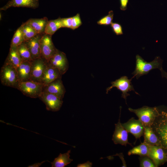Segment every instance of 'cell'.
<instances>
[{
  "label": "cell",
  "mask_w": 167,
  "mask_h": 167,
  "mask_svg": "<svg viewBox=\"0 0 167 167\" xmlns=\"http://www.w3.org/2000/svg\"><path fill=\"white\" fill-rule=\"evenodd\" d=\"M158 109V114L151 127L167 157V111Z\"/></svg>",
  "instance_id": "obj_1"
},
{
  "label": "cell",
  "mask_w": 167,
  "mask_h": 167,
  "mask_svg": "<svg viewBox=\"0 0 167 167\" xmlns=\"http://www.w3.org/2000/svg\"><path fill=\"white\" fill-rule=\"evenodd\" d=\"M135 67L134 71L132 73L133 78L135 77L138 79L141 76L147 75L152 70L162 69V62L160 58L157 56L154 60L150 62L145 61L141 56L136 55L135 57Z\"/></svg>",
  "instance_id": "obj_2"
},
{
  "label": "cell",
  "mask_w": 167,
  "mask_h": 167,
  "mask_svg": "<svg viewBox=\"0 0 167 167\" xmlns=\"http://www.w3.org/2000/svg\"><path fill=\"white\" fill-rule=\"evenodd\" d=\"M128 109L136 115L144 126H151L159 113V109L157 107L144 106L137 109L129 108Z\"/></svg>",
  "instance_id": "obj_3"
},
{
  "label": "cell",
  "mask_w": 167,
  "mask_h": 167,
  "mask_svg": "<svg viewBox=\"0 0 167 167\" xmlns=\"http://www.w3.org/2000/svg\"><path fill=\"white\" fill-rule=\"evenodd\" d=\"M0 76L2 84L17 88L19 83L17 71L11 65L5 62L1 68Z\"/></svg>",
  "instance_id": "obj_4"
},
{
  "label": "cell",
  "mask_w": 167,
  "mask_h": 167,
  "mask_svg": "<svg viewBox=\"0 0 167 167\" xmlns=\"http://www.w3.org/2000/svg\"><path fill=\"white\" fill-rule=\"evenodd\" d=\"M45 85L42 83L29 80L19 82L17 89L24 95L35 98H39L43 91Z\"/></svg>",
  "instance_id": "obj_5"
},
{
  "label": "cell",
  "mask_w": 167,
  "mask_h": 167,
  "mask_svg": "<svg viewBox=\"0 0 167 167\" xmlns=\"http://www.w3.org/2000/svg\"><path fill=\"white\" fill-rule=\"evenodd\" d=\"M132 78L129 79L126 76L121 77L119 79L111 82V85L107 88L106 93L108 94L109 92L113 88L116 87L117 89L122 92V97L125 99L126 104L127 97L130 95L128 93L132 91L134 92L136 94H139L134 89L131 82Z\"/></svg>",
  "instance_id": "obj_6"
},
{
  "label": "cell",
  "mask_w": 167,
  "mask_h": 167,
  "mask_svg": "<svg viewBox=\"0 0 167 167\" xmlns=\"http://www.w3.org/2000/svg\"><path fill=\"white\" fill-rule=\"evenodd\" d=\"M40 44L41 57L48 62L57 49L53 42L52 36L43 34L40 39Z\"/></svg>",
  "instance_id": "obj_7"
},
{
  "label": "cell",
  "mask_w": 167,
  "mask_h": 167,
  "mask_svg": "<svg viewBox=\"0 0 167 167\" xmlns=\"http://www.w3.org/2000/svg\"><path fill=\"white\" fill-rule=\"evenodd\" d=\"M47 63L50 66L58 69L62 75L66 72L68 68L65 54L58 49Z\"/></svg>",
  "instance_id": "obj_8"
},
{
  "label": "cell",
  "mask_w": 167,
  "mask_h": 167,
  "mask_svg": "<svg viewBox=\"0 0 167 167\" xmlns=\"http://www.w3.org/2000/svg\"><path fill=\"white\" fill-rule=\"evenodd\" d=\"M39 98L45 104L46 109L49 111H58L63 103L62 99L54 94L44 91Z\"/></svg>",
  "instance_id": "obj_9"
},
{
  "label": "cell",
  "mask_w": 167,
  "mask_h": 167,
  "mask_svg": "<svg viewBox=\"0 0 167 167\" xmlns=\"http://www.w3.org/2000/svg\"><path fill=\"white\" fill-rule=\"evenodd\" d=\"M47 64L42 57L33 59L32 62L30 80L41 82Z\"/></svg>",
  "instance_id": "obj_10"
},
{
  "label": "cell",
  "mask_w": 167,
  "mask_h": 167,
  "mask_svg": "<svg viewBox=\"0 0 167 167\" xmlns=\"http://www.w3.org/2000/svg\"><path fill=\"white\" fill-rule=\"evenodd\" d=\"M122 125L128 132L132 134L136 139H139L143 135L144 126L139 119L136 120L132 117Z\"/></svg>",
  "instance_id": "obj_11"
},
{
  "label": "cell",
  "mask_w": 167,
  "mask_h": 167,
  "mask_svg": "<svg viewBox=\"0 0 167 167\" xmlns=\"http://www.w3.org/2000/svg\"><path fill=\"white\" fill-rule=\"evenodd\" d=\"M121 111L118 122L115 124V130L113 135L112 140L115 144H119L125 146L127 144L131 146V143L128 141V131L123 127L120 122Z\"/></svg>",
  "instance_id": "obj_12"
},
{
  "label": "cell",
  "mask_w": 167,
  "mask_h": 167,
  "mask_svg": "<svg viewBox=\"0 0 167 167\" xmlns=\"http://www.w3.org/2000/svg\"><path fill=\"white\" fill-rule=\"evenodd\" d=\"M148 156L153 161L156 167L167 161V157L161 145H150Z\"/></svg>",
  "instance_id": "obj_13"
},
{
  "label": "cell",
  "mask_w": 167,
  "mask_h": 167,
  "mask_svg": "<svg viewBox=\"0 0 167 167\" xmlns=\"http://www.w3.org/2000/svg\"><path fill=\"white\" fill-rule=\"evenodd\" d=\"M39 0H10L0 9L6 11L11 7H23L35 9L38 7Z\"/></svg>",
  "instance_id": "obj_14"
},
{
  "label": "cell",
  "mask_w": 167,
  "mask_h": 167,
  "mask_svg": "<svg viewBox=\"0 0 167 167\" xmlns=\"http://www.w3.org/2000/svg\"><path fill=\"white\" fill-rule=\"evenodd\" d=\"M43 34H38L24 42L28 49L33 59L41 57L40 41Z\"/></svg>",
  "instance_id": "obj_15"
},
{
  "label": "cell",
  "mask_w": 167,
  "mask_h": 167,
  "mask_svg": "<svg viewBox=\"0 0 167 167\" xmlns=\"http://www.w3.org/2000/svg\"><path fill=\"white\" fill-rule=\"evenodd\" d=\"M61 79H57L45 85L43 91L54 94L62 99L65 90Z\"/></svg>",
  "instance_id": "obj_16"
},
{
  "label": "cell",
  "mask_w": 167,
  "mask_h": 167,
  "mask_svg": "<svg viewBox=\"0 0 167 167\" xmlns=\"http://www.w3.org/2000/svg\"><path fill=\"white\" fill-rule=\"evenodd\" d=\"M31 68L32 62L22 61L16 68L19 82L30 80Z\"/></svg>",
  "instance_id": "obj_17"
},
{
  "label": "cell",
  "mask_w": 167,
  "mask_h": 167,
  "mask_svg": "<svg viewBox=\"0 0 167 167\" xmlns=\"http://www.w3.org/2000/svg\"><path fill=\"white\" fill-rule=\"evenodd\" d=\"M62 75L58 69L50 66L48 64L41 82L45 85L57 79L61 78Z\"/></svg>",
  "instance_id": "obj_18"
},
{
  "label": "cell",
  "mask_w": 167,
  "mask_h": 167,
  "mask_svg": "<svg viewBox=\"0 0 167 167\" xmlns=\"http://www.w3.org/2000/svg\"><path fill=\"white\" fill-rule=\"evenodd\" d=\"M49 20L46 17L40 19H30L26 22L31 26L38 34H42L45 32L46 26Z\"/></svg>",
  "instance_id": "obj_19"
},
{
  "label": "cell",
  "mask_w": 167,
  "mask_h": 167,
  "mask_svg": "<svg viewBox=\"0 0 167 167\" xmlns=\"http://www.w3.org/2000/svg\"><path fill=\"white\" fill-rule=\"evenodd\" d=\"M5 62L10 63L16 69L22 60L19 54L18 46H11L8 56Z\"/></svg>",
  "instance_id": "obj_20"
},
{
  "label": "cell",
  "mask_w": 167,
  "mask_h": 167,
  "mask_svg": "<svg viewBox=\"0 0 167 167\" xmlns=\"http://www.w3.org/2000/svg\"><path fill=\"white\" fill-rule=\"evenodd\" d=\"M144 142L150 145H160V140L151 126H145L143 132Z\"/></svg>",
  "instance_id": "obj_21"
},
{
  "label": "cell",
  "mask_w": 167,
  "mask_h": 167,
  "mask_svg": "<svg viewBox=\"0 0 167 167\" xmlns=\"http://www.w3.org/2000/svg\"><path fill=\"white\" fill-rule=\"evenodd\" d=\"M71 152V150H69L66 153H60L59 156L51 163V167H64L73 161L70 158Z\"/></svg>",
  "instance_id": "obj_22"
},
{
  "label": "cell",
  "mask_w": 167,
  "mask_h": 167,
  "mask_svg": "<svg viewBox=\"0 0 167 167\" xmlns=\"http://www.w3.org/2000/svg\"><path fill=\"white\" fill-rule=\"evenodd\" d=\"M150 145L143 142L130 150L128 152V155L129 156L137 155L140 156H148Z\"/></svg>",
  "instance_id": "obj_23"
},
{
  "label": "cell",
  "mask_w": 167,
  "mask_h": 167,
  "mask_svg": "<svg viewBox=\"0 0 167 167\" xmlns=\"http://www.w3.org/2000/svg\"><path fill=\"white\" fill-rule=\"evenodd\" d=\"M61 18L49 20L45 28L44 33L52 36L59 28H62Z\"/></svg>",
  "instance_id": "obj_24"
},
{
  "label": "cell",
  "mask_w": 167,
  "mask_h": 167,
  "mask_svg": "<svg viewBox=\"0 0 167 167\" xmlns=\"http://www.w3.org/2000/svg\"><path fill=\"white\" fill-rule=\"evenodd\" d=\"M18 49L22 61L32 62L33 60L31 53L24 42L18 46Z\"/></svg>",
  "instance_id": "obj_25"
},
{
  "label": "cell",
  "mask_w": 167,
  "mask_h": 167,
  "mask_svg": "<svg viewBox=\"0 0 167 167\" xmlns=\"http://www.w3.org/2000/svg\"><path fill=\"white\" fill-rule=\"evenodd\" d=\"M25 41L38 34L26 22L21 25Z\"/></svg>",
  "instance_id": "obj_26"
},
{
  "label": "cell",
  "mask_w": 167,
  "mask_h": 167,
  "mask_svg": "<svg viewBox=\"0 0 167 167\" xmlns=\"http://www.w3.org/2000/svg\"><path fill=\"white\" fill-rule=\"evenodd\" d=\"M25 41L21 26L15 32L11 44V46H18Z\"/></svg>",
  "instance_id": "obj_27"
},
{
  "label": "cell",
  "mask_w": 167,
  "mask_h": 167,
  "mask_svg": "<svg viewBox=\"0 0 167 167\" xmlns=\"http://www.w3.org/2000/svg\"><path fill=\"white\" fill-rule=\"evenodd\" d=\"M114 13L112 10L109 11L108 14L102 18L97 21V24L100 25H111L113 22Z\"/></svg>",
  "instance_id": "obj_28"
},
{
  "label": "cell",
  "mask_w": 167,
  "mask_h": 167,
  "mask_svg": "<svg viewBox=\"0 0 167 167\" xmlns=\"http://www.w3.org/2000/svg\"><path fill=\"white\" fill-rule=\"evenodd\" d=\"M139 159L140 167H156L152 160L148 156H140Z\"/></svg>",
  "instance_id": "obj_29"
},
{
  "label": "cell",
  "mask_w": 167,
  "mask_h": 167,
  "mask_svg": "<svg viewBox=\"0 0 167 167\" xmlns=\"http://www.w3.org/2000/svg\"><path fill=\"white\" fill-rule=\"evenodd\" d=\"M72 29L74 30L80 26L82 23L79 13H77L75 15L72 17Z\"/></svg>",
  "instance_id": "obj_30"
},
{
  "label": "cell",
  "mask_w": 167,
  "mask_h": 167,
  "mask_svg": "<svg viewBox=\"0 0 167 167\" xmlns=\"http://www.w3.org/2000/svg\"><path fill=\"white\" fill-rule=\"evenodd\" d=\"M111 27L113 32L117 35L123 34L122 27L119 23L112 22L111 24Z\"/></svg>",
  "instance_id": "obj_31"
},
{
  "label": "cell",
  "mask_w": 167,
  "mask_h": 167,
  "mask_svg": "<svg viewBox=\"0 0 167 167\" xmlns=\"http://www.w3.org/2000/svg\"><path fill=\"white\" fill-rule=\"evenodd\" d=\"M62 28H67L71 29L72 25V17L61 18Z\"/></svg>",
  "instance_id": "obj_32"
},
{
  "label": "cell",
  "mask_w": 167,
  "mask_h": 167,
  "mask_svg": "<svg viewBox=\"0 0 167 167\" xmlns=\"http://www.w3.org/2000/svg\"><path fill=\"white\" fill-rule=\"evenodd\" d=\"M129 0H120L121 10L125 11L127 9V5Z\"/></svg>",
  "instance_id": "obj_33"
},
{
  "label": "cell",
  "mask_w": 167,
  "mask_h": 167,
  "mask_svg": "<svg viewBox=\"0 0 167 167\" xmlns=\"http://www.w3.org/2000/svg\"><path fill=\"white\" fill-rule=\"evenodd\" d=\"M92 165V163L89 161L82 164H78L77 167H91Z\"/></svg>",
  "instance_id": "obj_34"
},
{
  "label": "cell",
  "mask_w": 167,
  "mask_h": 167,
  "mask_svg": "<svg viewBox=\"0 0 167 167\" xmlns=\"http://www.w3.org/2000/svg\"><path fill=\"white\" fill-rule=\"evenodd\" d=\"M46 161H42L41 162H38L32 165L28 166V167H39L41 166L42 164L46 162Z\"/></svg>",
  "instance_id": "obj_35"
},
{
  "label": "cell",
  "mask_w": 167,
  "mask_h": 167,
  "mask_svg": "<svg viewBox=\"0 0 167 167\" xmlns=\"http://www.w3.org/2000/svg\"><path fill=\"white\" fill-rule=\"evenodd\" d=\"M160 70L161 71H162V74L163 76L166 77L167 79V74L164 71H163V70H162V69Z\"/></svg>",
  "instance_id": "obj_36"
}]
</instances>
